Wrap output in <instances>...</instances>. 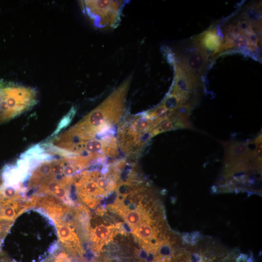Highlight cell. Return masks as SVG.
I'll return each mask as SVG.
<instances>
[{
  "label": "cell",
  "instance_id": "obj_1",
  "mask_svg": "<svg viewBox=\"0 0 262 262\" xmlns=\"http://www.w3.org/2000/svg\"><path fill=\"white\" fill-rule=\"evenodd\" d=\"M131 77L129 76L98 106L76 124L92 136L112 132V127L123 114Z\"/></svg>",
  "mask_w": 262,
  "mask_h": 262
},
{
  "label": "cell",
  "instance_id": "obj_2",
  "mask_svg": "<svg viewBox=\"0 0 262 262\" xmlns=\"http://www.w3.org/2000/svg\"><path fill=\"white\" fill-rule=\"evenodd\" d=\"M36 102V91L33 88L12 86L0 88V123L26 111Z\"/></svg>",
  "mask_w": 262,
  "mask_h": 262
},
{
  "label": "cell",
  "instance_id": "obj_3",
  "mask_svg": "<svg viewBox=\"0 0 262 262\" xmlns=\"http://www.w3.org/2000/svg\"><path fill=\"white\" fill-rule=\"evenodd\" d=\"M84 13L97 28H115L119 22L123 2L115 0L81 1Z\"/></svg>",
  "mask_w": 262,
  "mask_h": 262
},
{
  "label": "cell",
  "instance_id": "obj_4",
  "mask_svg": "<svg viewBox=\"0 0 262 262\" xmlns=\"http://www.w3.org/2000/svg\"><path fill=\"white\" fill-rule=\"evenodd\" d=\"M98 171L86 170L77 174L73 185L78 198L91 208H95L103 197L97 182Z\"/></svg>",
  "mask_w": 262,
  "mask_h": 262
},
{
  "label": "cell",
  "instance_id": "obj_5",
  "mask_svg": "<svg viewBox=\"0 0 262 262\" xmlns=\"http://www.w3.org/2000/svg\"><path fill=\"white\" fill-rule=\"evenodd\" d=\"M114 227L100 224L90 230V239L93 249L96 252L99 251L103 246L112 240L114 234Z\"/></svg>",
  "mask_w": 262,
  "mask_h": 262
},
{
  "label": "cell",
  "instance_id": "obj_6",
  "mask_svg": "<svg viewBox=\"0 0 262 262\" xmlns=\"http://www.w3.org/2000/svg\"><path fill=\"white\" fill-rule=\"evenodd\" d=\"M119 213L132 229L142 223L152 220L148 213L141 208L135 209L122 208Z\"/></svg>",
  "mask_w": 262,
  "mask_h": 262
},
{
  "label": "cell",
  "instance_id": "obj_7",
  "mask_svg": "<svg viewBox=\"0 0 262 262\" xmlns=\"http://www.w3.org/2000/svg\"><path fill=\"white\" fill-rule=\"evenodd\" d=\"M197 43L199 44V49H201L203 51L217 50L221 45V38L215 29H209L198 37Z\"/></svg>",
  "mask_w": 262,
  "mask_h": 262
},
{
  "label": "cell",
  "instance_id": "obj_8",
  "mask_svg": "<svg viewBox=\"0 0 262 262\" xmlns=\"http://www.w3.org/2000/svg\"><path fill=\"white\" fill-rule=\"evenodd\" d=\"M207 56L204 51L199 49L191 53L188 55L187 66L189 69L193 71H200L205 68Z\"/></svg>",
  "mask_w": 262,
  "mask_h": 262
},
{
  "label": "cell",
  "instance_id": "obj_9",
  "mask_svg": "<svg viewBox=\"0 0 262 262\" xmlns=\"http://www.w3.org/2000/svg\"><path fill=\"white\" fill-rule=\"evenodd\" d=\"M237 33V35L233 38L232 42L231 43V47L240 48L245 46H248L249 47L248 41L247 38L242 33Z\"/></svg>",
  "mask_w": 262,
  "mask_h": 262
},
{
  "label": "cell",
  "instance_id": "obj_10",
  "mask_svg": "<svg viewBox=\"0 0 262 262\" xmlns=\"http://www.w3.org/2000/svg\"><path fill=\"white\" fill-rule=\"evenodd\" d=\"M50 260L49 262H71L68 255L64 251H60Z\"/></svg>",
  "mask_w": 262,
  "mask_h": 262
},
{
  "label": "cell",
  "instance_id": "obj_11",
  "mask_svg": "<svg viewBox=\"0 0 262 262\" xmlns=\"http://www.w3.org/2000/svg\"><path fill=\"white\" fill-rule=\"evenodd\" d=\"M0 262H10V261H9L8 260H6V259H2L1 260Z\"/></svg>",
  "mask_w": 262,
  "mask_h": 262
},
{
  "label": "cell",
  "instance_id": "obj_12",
  "mask_svg": "<svg viewBox=\"0 0 262 262\" xmlns=\"http://www.w3.org/2000/svg\"><path fill=\"white\" fill-rule=\"evenodd\" d=\"M1 86H2V84L1 83H0V88L1 87Z\"/></svg>",
  "mask_w": 262,
  "mask_h": 262
},
{
  "label": "cell",
  "instance_id": "obj_13",
  "mask_svg": "<svg viewBox=\"0 0 262 262\" xmlns=\"http://www.w3.org/2000/svg\"><path fill=\"white\" fill-rule=\"evenodd\" d=\"M167 262H171V260H169V261H168Z\"/></svg>",
  "mask_w": 262,
  "mask_h": 262
}]
</instances>
